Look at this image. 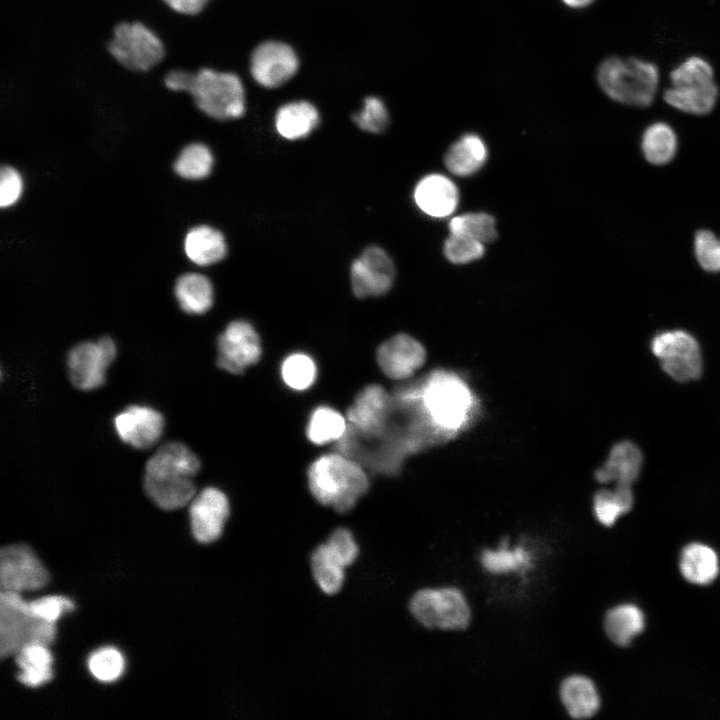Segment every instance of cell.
Listing matches in <instances>:
<instances>
[{"label": "cell", "mask_w": 720, "mask_h": 720, "mask_svg": "<svg viewBox=\"0 0 720 720\" xmlns=\"http://www.w3.org/2000/svg\"><path fill=\"white\" fill-rule=\"evenodd\" d=\"M653 355L662 370L677 382L700 378L703 357L697 339L685 330H665L657 333L650 342Z\"/></svg>", "instance_id": "obj_8"}, {"label": "cell", "mask_w": 720, "mask_h": 720, "mask_svg": "<svg viewBox=\"0 0 720 720\" xmlns=\"http://www.w3.org/2000/svg\"><path fill=\"white\" fill-rule=\"evenodd\" d=\"M604 627L607 636L613 643L626 647L643 632L645 617L642 610L636 605L621 604L607 612Z\"/></svg>", "instance_id": "obj_28"}, {"label": "cell", "mask_w": 720, "mask_h": 720, "mask_svg": "<svg viewBox=\"0 0 720 720\" xmlns=\"http://www.w3.org/2000/svg\"><path fill=\"white\" fill-rule=\"evenodd\" d=\"M560 698L568 714L574 719H587L600 708V697L594 683L587 677L573 675L560 687Z\"/></svg>", "instance_id": "obj_23"}, {"label": "cell", "mask_w": 720, "mask_h": 720, "mask_svg": "<svg viewBox=\"0 0 720 720\" xmlns=\"http://www.w3.org/2000/svg\"><path fill=\"white\" fill-rule=\"evenodd\" d=\"M184 250L190 261L199 266H208L224 259L227 245L219 230L200 225L186 234Z\"/></svg>", "instance_id": "obj_26"}, {"label": "cell", "mask_w": 720, "mask_h": 720, "mask_svg": "<svg viewBox=\"0 0 720 720\" xmlns=\"http://www.w3.org/2000/svg\"><path fill=\"white\" fill-rule=\"evenodd\" d=\"M565 4L573 8H584L590 5L594 0H562Z\"/></svg>", "instance_id": "obj_47"}, {"label": "cell", "mask_w": 720, "mask_h": 720, "mask_svg": "<svg viewBox=\"0 0 720 720\" xmlns=\"http://www.w3.org/2000/svg\"><path fill=\"white\" fill-rule=\"evenodd\" d=\"M642 151L646 160L655 165L670 162L677 150V136L665 122L649 125L642 135Z\"/></svg>", "instance_id": "obj_31"}, {"label": "cell", "mask_w": 720, "mask_h": 720, "mask_svg": "<svg viewBox=\"0 0 720 720\" xmlns=\"http://www.w3.org/2000/svg\"><path fill=\"white\" fill-rule=\"evenodd\" d=\"M426 359L423 345L408 334H397L386 340L377 350L382 371L395 380L412 376Z\"/></svg>", "instance_id": "obj_18"}, {"label": "cell", "mask_w": 720, "mask_h": 720, "mask_svg": "<svg viewBox=\"0 0 720 720\" xmlns=\"http://www.w3.org/2000/svg\"><path fill=\"white\" fill-rule=\"evenodd\" d=\"M596 80L613 101L646 108L655 100L660 70L655 63L638 57L611 56L599 64Z\"/></svg>", "instance_id": "obj_2"}, {"label": "cell", "mask_w": 720, "mask_h": 720, "mask_svg": "<svg viewBox=\"0 0 720 720\" xmlns=\"http://www.w3.org/2000/svg\"><path fill=\"white\" fill-rule=\"evenodd\" d=\"M172 11L181 15H197L208 4L209 0H162Z\"/></svg>", "instance_id": "obj_46"}, {"label": "cell", "mask_w": 720, "mask_h": 720, "mask_svg": "<svg viewBox=\"0 0 720 720\" xmlns=\"http://www.w3.org/2000/svg\"><path fill=\"white\" fill-rule=\"evenodd\" d=\"M643 454L634 442L623 440L611 448L606 461L595 471L598 482L631 485L641 472Z\"/></svg>", "instance_id": "obj_21"}, {"label": "cell", "mask_w": 720, "mask_h": 720, "mask_svg": "<svg viewBox=\"0 0 720 720\" xmlns=\"http://www.w3.org/2000/svg\"><path fill=\"white\" fill-rule=\"evenodd\" d=\"M189 515L194 538L212 543L222 535L229 515L228 499L221 490L206 487L190 502Z\"/></svg>", "instance_id": "obj_16"}, {"label": "cell", "mask_w": 720, "mask_h": 720, "mask_svg": "<svg viewBox=\"0 0 720 720\" xmlns=\"http://www.w3.org/2000/svg\"><path fill=\"white\" fill-rule=\"evenodd\" d=\"M415 619L427 628L465 629L471 619L469 605L456 588L423 589L410 602Z\"/></svg>", "instance_id": "obj_9"}, {"label": "cell", "mask_w": 720, "mask_h": 720, "mask_svg": "<svg viewBox=\"0 0 720 720\" xmlns=\"http://www.w3.org/2000/svg\"><path fill=\"white\" fill-rule=\"evenodd\" d=\"M484 243L464 234L450 233L444 243V255L454 264H466L480 259L485 252Z\"/></svg>", "instance_id": "obj_39"}, {"label": "cell", "mask_w": 720, "mask_h": 720, "mask_svg": "<svg viewBox=\"0 0 720 720\" xmlns=\"http://www.w3.org/2000/svg\"><path fill=\"white\" fill-rule=\"evenodd\" d=\"M327 545L345 567L351 565L358 555V546L353 535L345 528L335 530Z\"/></svg>", "instance_id": "obj_44"}, {"label": "cell", "mask_w": 720, "mask_h": 720, "mask_svg": "<svg viewBox=\"0 0 720 720\" xmlns=\"http://www.w3.org/2000/svg\"><path fill=\"white\" fill-rule=\"evenodd\" d=\"M175 296L181 309L189 314H203L213 305L211 281L199 273H186L175 284Z\"/></svg>", "instance_id": "obj_29"}, {"label": "cell", "mask_w": 720, "mask_h": 720, "mask_svg": "<svg viewBox=\"0 0 720 720\" xmlns=\"http://www.w3.org/2000/svg\"><path fill=\"white\" fill-rule=\"evenodd\" d=\"M319 121L317 109L307 101L287 103L281 106L275 115L276 130L287 140L307 137L318 126Z\"/></svg>", "instance_id": "obj_24"}, {"label": "cell", "mask_w": 720, "mask_h": 720, "mask_svg": "<svg viewBox=\"0 0 720 720\" xmlns=\"http://www.w3.org/2000/svg\"><path fill=\"white\" fill-rule=\"evenodd\" d=\"M413 197L417 207L433 218L451 215L459 201L455 183L447 176L436 173L424 176L416 184Z\"/></svg>", "instance_id": "obj_19"}, {"label": "cell", "mask_w": 720, "mask_h": 720, "mask_svg": "<svg viewBox=\"0 0 720 720\" xmlns=\"http://www.w3.org/2000/svg\"><path fill=\"white\" fill-rule=\"evenodd\" d=\"M346 431L344 417L327 406L318 407L312 412L306 428L308 439L316 445L341 439Z\"/></svg>", "instance_id": "obj_33"}, {"label": "cell", "mask_w": 720, "mask_h": 720, "mask_svg": "<svg viewBox=\"0 0 720 720\" xmlns=\"http://www.w3.org/2000/svg\"><path fill=\"white\" fill-rule=\"evenodd\" d=\"M214 164L211 150L203 143H191L177 157L174 170L182 178L200 180L207 177Z\"/></svg>", "instance_id": "obj_34"}, {"label": "cell", "mask_w": 720, "mask_h": 720, "mask_svg": "<svg viewBox=\"0 0 720 720\" xmlns=\"http://www.w3.org/2000/svg\"><path fill=\"white\" fill-rule=\"evenodd\" d=\"M125 658L114 647H102L94 651L88 659V669L100 682L111 683L118 680L125 671Z\"/></svg>", "instance_id": "obj_37"}, {"label": "cell", "mask_w": 720, "mask_h": 720, "mask_svg": "<svg viewBox=\"0 0 720 720\" xmlns=\"http://www.w3.org/2000/svg\"><path fill=\"white\" fill-rule=\"evenodd\" d=\"M23 192V180L19 172L10 166H4L0 172V206L14 205Z\"/></svg>", "instance_id": "obj_43"}, {"label": "cell", "mask_w": 720, "mask_h": 720, "mask_svg": "<svg viewBox=\"0 0 720 720\" xmlns=\"http://www.w3.org/2000/svg\"><path fill=\"white\" fill-rule=\"evenodd\" d=\"M682 576L695 585H708L718 576L720 571L719 557L715 550L703 543L694 542L686 545L679 559Z\"/></svg>", "instance_id": "obj_22"}, {"label": "cell", "mask_w": 720, "mask_h": 720, "mask_svg": "<svg viewBox=\"0 0 720 720\" xmlns=\"http://www.w3.org/2000/svg\"><path fill=\"white\" fill-rule=\"evenodd\" d=\"M488 156L484 141L476 134H465L456 140L446 152L447 169L457 176H470L479 171Z\"/></svg>", "instance_id": "obj_25"}, {"label": "cell", "mask_w": 720, "mask_h": 720, "mask_svg": "<svg viewBox=\"0 0 720 720\" xmlns=\"http://www.w3.org/2000/svg\"><path fill=\"white\" fill-rule=\"evenodd\" d=\"M395 267L388 253L381 247H366L350 268L352 292L357 298L377 297L392 287Z\"/></svg>", "instance_id": "obj_12"}, {"label": "cell", "mask_w": 720, "mask_h": 720, "mask_svg": "<svg viewBox=\"0 0 720 720\" xmlns=\"http://www.w3.org/2000/svg\"><path fill=\"white\" fill-rule=\"evenodd\" d=\"M670 86L663 100L672 108L691 115L709 114L719 97L713 66L705 58L692 55L669 72Z\"/></svg>", "instance_id": "obj_4"}, {"label": "cell", "mask_w": 720, "mask_h": 720, "mask_svg": "<svg viewBox=\"0 0 720 720\" xmlns=\"http://www.w3.org/2000/svg\"><path fill=\"white\" fill-rule=\"evenodd\" d=\"M49 579L46 567L29 546L14 544L1 549V591H35L44 588Z\"/></svg>", "instance_id": "obj_11"}, {"label": "cell", "mask_w": 720, "mask_h": 720, "mask_svg": "<svg viewBox=\"0 0 720 720\" xmlns=\"http://www.w3.org/2000/svg\"><path fill=\"white\" fill-rule=\"evenodd\" d=\"M114 428L126 444L136 449H147L160 439L164 418L151 407L131 405L115 416Z\"/></svg>", "instance_id": "obj_17"}, {"label": "cell", "mask_w": 720, "mask_h": 720, "mask_svg": "<svg viewBox=\"0 0 720 720\" xmlns=\"http://www.w3.org/2000/svg\"><path fill=\"white\" fill-rule=\"evenodd\" d=\"M200 469L198 457L183 443L169 442L158 448L145 465L144 489L164 510L180 509L196 495L192 477Z\"/></svg>", "instance_id": "obj_1"}, {"label": "cell", "mask_w": 720, "mask_h": 720, "mask_svg": "<svg viewBox=\"0 0 720 720\" xmlns=\"http://www.w3.org/2000/svg\"><path fill=\"white\" fill-rule=\"evenodd\" d=\"M695 254L700 266L709 272H720V239L708 230L695 235Z\"/></svg>", "instance_id": "obj_41"}, {"label": "cell", "mask_w": 720, "mask_h": 720, "mask_svg": "<svg viewBox=\"0 0 720 720\" xmlns=\"http://www.w3.org/2000/svg\"><path fill=\"white\" fill-rule=\"evenodd\" d=\"M106 49L118 64L133 72L149 71L166 56L160 37L137 20L117 23Z\"/></svg>", "instance_id": "obj_7"}, {"label": "cell", "mask_w": 720, "mask_h": 720, "mask_svg": "<svg viewBox=\"0 0 720 720\" xmlns=\"http://www.w3.org/2000/svg\"><path fill=\"white\" fill-rule=\"evenodd\" d=\"M194 75L195 72L186 69H171L165 73L163 77V84L165 88L172 92L188 93L191 88Z\"/></svg>", "instance_id": "obj_45"}, {"label": "cell", "mask_w": 720, "mask_h": 720, "mask_svg": "<svg viewBox=\"0 0 720 720\" xmlns=\"http://www.w3.org/2000/svg\"><path fill=\"white\" fill-rule=\"evenodd\" d=\"M188 94L196 107L213 119L232 120L245 113L244 87L234 73L201 68L195 72Z\"/></svg>", "instance_id": "obj_6"}, {"label": "cell", "mask_w": 720, "mask_h": 720, "mask_svg": "<svg viewBox=\"0 0 720 720\" xmlns=\"http://www.w3.org/2000/svg\"><path fill=\"white\" fill-rule=\"evenodd\" d=\"M311 565L314 578L323 592L331 595L341 589L346 567L332 552L327 543L315 549L312 554Z\"/></svg>", "instance_id": "obj_32"}, {"label": "cell", "mask_w": 720, "mask_h": 720, "mask_svg": "<svg viewBox=\"0 0 720 720\" xmlns=\"http://www.w3.org/2000/svg\"><path fill=\"white\" fill-rule=\"evenodd\" d=\"M481 563L488 572L500 574L528 567L530 555L522 547L508 549L504 545L499 550L484 551L481 555Z\"/></svg>", "instance_id": "obj_38"}, {"label": "cell", "mask_w": 720, "mask_h": 720, "mask_svg": "<svg viewBox=\"0 0 720 720\" xmlns=\"http://www.w3.org/2000/svg\"><path fill=\"white\" fill-rule=\"evenodd\" d=\"M116 354V344L108 336L100 337L97 341L81 342L72 347L67 356V367L73 386L79 390L90 391L103 385L106 370Z\"/></svg>", "instance_id": "obj_10"}, {"label": "cell", "mask_w": 720, "mask_h": 720, "mask_svg": "<svg viewBox=\"0 0 720 720\" xmlns=\"http://www.w3.org/2000/svg\"><path fill=\"white\" fill-rule=\"evenodd\" d=\"M28 603L33 615L53 623L75 608L71 599L58 595L41 597Z\"/></svg>", "instance_id": "obj_42"}, {"label": "cell", "mask_w": 720, "mask_h": 720, "mask_svg": "<svg viewBox=\"0 0 720 720\" xmlns=\"http://www.w3.org/2000/svg\"><path fill=\"white\" fill-rule=\"evenodd\" d=\"M56 623L33 615L20 593H0V656L15 655L27 644L49 646L56 637Z\"/></svg>", "instance_id": "obj_5"}, {"label": "cell", "mask_w": 720, "mask_h": 720, "mask_svg": "<svg viewBox=\"0 0 720 720\" xmlns=\"http://www.w3.org/2000/svg\"><path fill=\"white\" fill-rule=\"evenodd\" d=\"M298 57L288 44L279 41H266L258 45L251 56V75L261 86L276 88L297 72Z\"/></svg>", "instance_id": "obj_14"}, {"label": "cell", "mask_w": 720, "mask_h": 720, "mask_svg": "<svg viewBox=\"0 0 720 720\" xmlns=\"http://www.w3.org/2000/svg\"><path fill=\"white\" fill-rule=\"evenodd\" d=\"M421 398L425 411L436 424L448 425L456 422L457 416L463 412V387L450 381H442L439 375L434 376L422 390Z\"/></svg>", "instance_id": "obj_20"}, {"label": "cell", "mask_w": 720, "mask_h": 720, "mask_svg": "<svg viewBox=\"0 0 720 720\" xmlns=\"http://www.w3.org/2000/svg\"><path fill=\"white\" fill-rule=\"evenodd\" d=\"M308 484L314 498L338 512L351 510L369 488L362 467L348 456L326 454L309 467Z\"/></svg>", "instance_id": "obj_3"}, {"label": "cell", "mask_w": 720, "mask_h": 720, "mask_svg": "<svg viewBox=\"0 0 720 720\" xmlns=\"http://www.w3.org/2000/svg\"><path fill=\"white\" fill-rule=\"evenodd\" d=\"M352 118L361 130L373 134L384 132L389 123L388 110L385 104L375 96L366 97L363 108L355 113Z\"/></svg>", "instance_id": "obj_40"}, {"label": "cell", "mask_w": 720, "mask_h": 720, "mask_svg": "<svg viewBox=\"0 0 720 720\" xmlns=\"http://www.w3.org/2000/svg\"><path fill=\"white\" fill-rule=\"evenodd\" d=\"M634 495L631 485L616 484L613 490L601 489L593 499V510L596 519L604 526L610 527L618 518L631 511Z\"/></svg>", "instance_id": "obj_30"}, {"label": "cell", "mask_w": 720, "mask_h": 720, "mask_svg": "<svg viewBox=\"0 0 720 720\" xmlns=\"http://www.w3.org/2000/svg\"><path fill=\"white\" fill-rule=\"evenodd\" d=\"M218 366L233 374H240L255 364L261 356V342L254 327L247 321L230 322L217 340Z\"/></svg>", "instance_id": "obj_13"}, {"label": "cell", "mask_w": 720, "mask_h": 720, "mask_svg": "<svg viewBox=\"0 0 720 720\" xmlns=\"http://www.w3.org/2000/svg\"><path fill=\"white\" fill-rule=\"evenodd\" d=\"M16 663L20 669L17 678L27 687H40L53 678V655L48 646L27 644L16 654Z\"/></svg>", "instance_id": "obj_27"}, {"label": "cell", "mask_w": 720, "mask_h": 720, "mask_svg": "<svg viewBox=\"0 0 720 720\" xmlns=\"http://www.w3.org/2000/svg\"><path fill=\"white\" fill-rule=\"evenodd\" d=\"M449 231L470 236L484 244L497 237L494 218L483 212H470L453 217L449 222Z\"/></svg>", "instance_id": "obj_35"}, {"label": "cell", "mask_w": 720, "mask_h": 720, "mask_svg": "<svg viewBox=\"0 0 720 720\" xmlns=\"http://www.w3.org/2000/svg\"><path fill=\"white\" fill-rule=\"evenodd\" d=\"M392 406V398L382 386L369 385L358 394L347 418L358 435L377 438L386 432Z\"/></svg>", "instance_id": "obj_15"}, {"label": "cell", "mask_w": 720, "mask_h": 720, "mask_svg": "<svg viewBox=\"0 0 720 720\" xmlns=\"http://www.w3.org/2000/svg\"><path fill=\"white\" fill-rule=\"evenodd\" d=\"M281 375L288 387L303 391L314 383L317 368L310 356L304 353H293L283 361Z\"/></svg>", "instance_id": "obj_36"}]
</instances>
